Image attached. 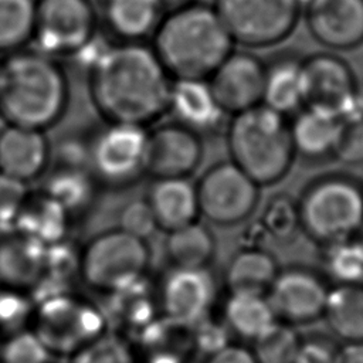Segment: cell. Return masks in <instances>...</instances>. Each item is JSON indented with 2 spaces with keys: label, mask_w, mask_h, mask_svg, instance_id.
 <instances>
[{
  "label": "cell",
  "mask_w": 363,
  "mask_h": 363,
  "mask_svg": "<svg viewBox=\"0 0 363 363\" xmlns=\"http://www.w3.org/2000/svg\"><path fill=\"white\" fill-rule=\"evenodd\" d=\"M172 78L150 47L121 43L106 48L88 71L91 101L111 123L146 128L169 111Z\"/></svg>",
  "instance_id": "1"
},
{
  "label": "cell",
  "mask_w": 363,
  "mask_h": 363,
  "mask_svg": "<svg viewBox=\"0 0 363 363\" xmlns=\"http://www.w3.org/2000/svg\"><path fill=\"white\" fill-rule=\"evenodd\" d=\"M69 86L62 68L37 50L16 51L0 61V119L45 132L65 113Z\"/></svg>",
  "instance_id": "2"
},
{
  "label": "cell",
  "mask_w": 363,
  "mask_h": 363,
  "mask_svg": "<svg viewBox=\"0 0 363 363\" xmlns=\"http://www.w3.org/2000/svg\"><path fill=\"white\" fill-rule=\"evenodd\" d=\"M152 35L150 48L172 79H207L234 44L214 7L197 3L169 11Z\"/></svg>",
  "instance_id": "3"
},
{
  "label": "cell",
  "mask_w": 363,
  "mask_h": 363,
  "mask_svg": "<svg viewBox=\"0 0 363 363\" xmlns=\"http://www.w3.org/2000/svg\"><path fill=\"white\" fill-rule=\"evenodd\" d=\"M227 146L231 162L258 186L282 179L295 155L289 125L262 104L233 116Z\"/></svg>",
  "instance_id": "4"
},
{
  "label": "cell",
  "mask_w": 363,
  "mask_h": 363,
  "mask_svg": "<svg viewBox=\"0 0 363 363\" xmlns=\"http://www.w3.org/2000/svg\"><path fill=\"white\" fill-rule=\"evenodd\" d=\"M301 228L328 244L353 237L363 224V187L346 176H326L308 186L298 203Z\"/></svg>",
  "instance_id": "5"
},
{
  "label": "cell",
  "mask_w": 363,
  "mask_h": 363,
  "mask_svg": "<svg viewBox=\"0 0 363 363\" xmlns=\"http://www.w3.org/2000/svg\"><path fill=\"white\" fill-rule=\"evenodd\" d=\"M30 329L51 356L72 357L108 332L105 313L71 294H50L33 309Z\"/></svg>",
  "instance_id": "6"
},
{
  "label": "cell",
  "mask_w": 363,
  "mask_h": 363,
  "mask_svg": "<svg viewBox=\"0 0 363 363\" xmlns=\"http://www.w3.org/2000/svg\"><path fill=\"white\" fill-rule=\"evenodd\" d=\"M150 265L147 241L121 228L92 237L78 257V272L92 289L108 295L140 282Z\"/></svg>",
  "instance_id": "7"
},
{
  "label": "cell",
  "mask_w": 363,
  "mask_h": 363,
  "mask_svg": "<svg viewBox=\"0 0 363 363\" xmlns=\"http://www.w3.org/2000/svg\"><path fill=\"white\" fill-rule=\"evenodd\" d=\"M146 143V128L108 122L85 147L86 167L96 183L129 186L145 174Z\"/></svg>",
  "instance_id": "8"
},
{
  "label": "cell",
  "mask_w": 363,
  "mask_h": 363,
  "mask_svg": "<svg viewBox=\"0 0 363 363\" xmlns=\"http://www.w3.org/2000/svg\"><path fill=\"white\" fill-rule=\"evenodd\" d=\"M213 7L234 41L265 47L292 33L301 4L298 0H216Z\"/></svg>",
  "instance_id": "9"
},
{
  "label": "cell",
  "mask_w": 363,
  "mask_h": 363,
  "mask_svg": "<svg viewBox=\"0 0 363 363\" xmlns=\"http://www.w3.org/2000/svg\"><path fill=\"white\" fill-rule=\"evenodd\" d=\"M96 16L91 0H37L31 43L50 55L74 57L95 38Z\"/></svg>",
  "instance_id": "10"
},
{
  "label": "cell",
  "mask_w": 363,
  "mask_h": 363,
  "mask_svg": "<svg viewBox=\"0 0 363 363\" xmlns=\"http://www.w3.org/2000/svg\"><path fill=\"white\" fill-rule=\"evenodd\" d=\"M196 190L199 213L218 225L245 220L255 208L259 194V186L233 162H221L206 170Z\"/></svg>",
  "instance_id": "11"
},
{
  "label": "cell",
  "mask_w": 363,
  "mask_h": 363,
  "mask_svg": "<svg viewBox=\"0 0 363 363\" xmlns=\"http://www.w3.org/2000/svg\"><path fill=\"white\" fill-rule=\"evenodd\" d=\"M214 296L216 281L207 267H172L162 279L157 299L169 322L194 325L206 318Z\"/></svg>",
  "instance_id": "12"
},
{
  "label": "cell",
  "mask_w": 363,
  "mask_h": 363,
  "mask_svg": "<svg viewBox=\"0 0 363 363\" xmlns=\"http://www.w3.org/2000/svg\"><path fill=\"white\" fill-rule=\"evenodd\" d=\"M201 157L200 136L176 122L147 132L145 174L153 179L189 177L199 167Z\"/></svg>",
  "instance_id": "13"
},
{
  "label": "cell",
  "mask_w": 363,
  "mask_h": 363,
  "mask_svg": "<svg viewBox=\"0 0 363 363\" xmlns=\"http://www.w3.org/2000/svg\"><path fill=\"white\" fill-rule=\"evenodd\" d=\"M305 105L322 106L339 115L362 98L346 61L332 54H316L302 61Z\"/></svg>",
  "instance_id": "14"
},
{
  "label": "cell",
  "mask_w": 363,
  "mask_h": 363,
  "mask_svg": "<svg viewBox=\"0 0 363 363\" xmlns=\"http://www.w3.org/2000/svg\"><path fill=\"white\" fill-rule=\"evenodd\" d=\"M265 67L248 52H231L210 75L208 85L224 112L238 113L259 105Z\"/></svg>",
  "instance_id": "15"
},
{
  "label": "cell",
  "mask_w": 363,
  "mask_h": 363,
  "mask_svg": "<svg viewBox=\"0 0 363 363\" xmlns=\"http://www.w3.org/2000/svg\"><path fill=\"white\" fill-rule=\"evenodd\" d=\"M326 296L320 278L301 268L278 272L267 295L275 316L289 322H308L322 315Z\"/></svg>",
  "instance_id": "16"
},
{
  "label": "cell",
  "mask_w": 363,
  "mask_h": 363,
  "mask_svg": "<svg viewBox=\"0 0 363 363\" xmlns=\"http://www.w3.org/2000/svg\"><path fill=\"white\" fill-rule=\"evenodd\" d=\"M306 24L325 47L354 48L363 43V0H313L306 6Z\"/></svg>",
  "instance_id": "17"
},
{
  "label": "cell",
  "mask_w": 363,
  "mask_h": 363,
  "mask_svg": "<svg viewBox=\"0 0 363 363\" xmlns=\"http://www.w3.org/2000/svg\"><path fill=\"white\" fill-rule=\"evenodd\" d=\"M51 157L45 132L4 125L0 129V173L28 183L41 176Z\"/></svg>",
  "instance_id": "18"
},
{
  "label": "cell",
  "mask_w": 363,
  "mask_h": 363,
  "mask_svg": "<svg viewBox=\"0 0 363 363\" xmlns=\"http://www.w3.org/2000/svg\"><path fill=\"white\" fill-rule=\"evenodd\" d=\"M167 113L176 123L200 136L216 132L225 112L218 105L207 79L186 78L172 81Z\"/></svg>",
  "instance_id": "19"
},
{
  "label": "cell",
  "mask_w": 363,
  "mask_h": 363,
  "mask_svg": "<svg viewBox=\"0 0 363 363\" xmlns=\"http://www.w3.org/2000/svg\"><path fill=\"white\" fill-rule=\"evenodd\" d=\"M47 272V248L11 231L0 238V286L30 291Z\"/></svg>",
  "instance_id": "20"
},
{
  "label": "cell",
  "mask_w": 363,
  "mask_h": 363,
  "mask_svg": "<svg viewBox=\"0 0 363 363\" xmlns=\"http://www.w3.org/2000/svg\"><path fill=\"white\" fill-rule=\"evenodd\" d=\"M146 201L157 228L164 233L187 225L200 216L196 184L189 177L155 179L149 187Z\"/></svg>",
  "instance_id": "21"
},
{
  "label": "cell",
  "mask_w": 363,
  "mask_h": 363,
  "mask_svg": "<svg viewBox=\"0 0 363 363\" xmlns=\"http://www.w3.org/2000/svg\"><path fill=\"white\" fill-rule=\"evenodd\" d=\"M289 130L295 153L311 160L325 159L333 156L340 132V116L328 108L305 105L295 113Z\"/></svg>",
  "instance_id": "22"
},
{
  "label": "cell",
  "mask_w": 363,
  "mask_h": 363,
  "mask_svg": "<svg viewBox=\"0 0 363 363\" xmlns=\"http://www.w3.org/2000/svg\"><path fill=\"white\" fill-rule=\"evenodd\" d=\"M69 216L44 191L28 194L16 221L13 231L31 241L50 248L60 245L65 238Z\"/></svg>",
  "instance_id": "23"
},
{
  "label": "cell",
  "mask_w": 363,
  "mask_h": 363,
  "mask_svg": "<svg viewBox=\"0 0 363 363\" xmlns=\"http://www.w3.org/2000/svg\"><path fill=\"white\" fill-rule=\"evenodd\" d=\"M261 102L282 116L302 109L305 106L302 61L284 57L265 67Z\"/></svg>",
  "instance_id": "24"
},
{
  "label": "cell",
  "mask_w": 363,
  "mask_h": 363,
  "mask_svg": "<svg viewBox=\"0 0 363 363\" xmlns=\"http://www.w3.org/2000/svg\"><path fill=\"white\" fill-rule=\"evenodd\" d=\"M41 191L58 203L72 220L85 214L94 203L96 182L86 166L58 163Z\"/></svg>",
  "instance_id": "25"
},
{
  "label": "cell",
  "mask_w": 363,
  "mask_h": 363,
  "mask_svg": "<svg viewBox=\"0 0 363 363\" xmlns=\"http://www.w3.org/2000/svg\"><path fill=\"white\" fill-rule=\"evenodd\" d=\"M277 275V261L268 251L247 247L231 258L225 269V282L230 292L265 294Z\"/></svg>",
  "instance_id": "26"
},
{
  "label": "cell",
  "mask_w": 363,
  "mask_h": 363,
  "mask_svg": "<svg viewBox=\"0 0 363 363\" xmlns=\"http://www.w3.org/2000/svg\"><path fill=\"white\" fill-rule=\"evenodd\" d=\"M105 10L109 28L123 43H139L153 34L163 13L159 0H109Z\"/></svg>",
  "instance_id": "27"
},
{
  "label": "cell",
  "mask_w": 363,
  "mask_h": 363,
  "mask_svg": "<svg viewBox=\"0 0 363 363\" xmlns=\"http://www.w3.org/2000/svg\"><path fill=\"white\" fill-rule=\"evenodd\" d=\"M166 234L164 252L172 267L204 268L213 259L214 237L199 220Z\"/></svg>",
  "instance_id": "28"
},
{
  "label": "cell",
  "mask_w": 363,
  "mask_h": 363,
  "mask_svg": "<svg viewBox=\"0 0 363 363\" xmlns=\"http://www.w3.org/2000/svg\"><path fill=\"white\" fill-rule=\"evenodd\" d=\"M323 315L337 336L363 342V285H337L328 291Z\"/></svg>",
  "instance_id": "29"
},
{
  "label": "cell",
  "mask_w": 363,
  "mask_h": 363,
  "mask_svg": "<svg viewBox=\"0 0 363 363\" xmlns=\"http://www.w3.org/2000/svg\"><path fill=\"white\" fill-rule=\"evenodd\" d=\"M224 316L231 330L252 340L277 320L267 295L248 292H231Z\"/></svg>",
  "instance_id": "30"
},
{
  "label": "cell",
  "mask_w": 363,
  "mask_h": 363,
  "mask_svg": "<svg viewBox=\"0 0 363 363\" xmlns=\"http://www.w3.org/2000/svg\"><path fill=\"white\" fill-rule=\"evenodd\" d=\"M37 0H0V54L20 51L31 43Z\"/></svg>",
  "instance_id": "31"
},
{
  "label": "cell",
  "mask_w": 363,
  "mask_h": 363,
  "mask_svg": "<svg viewBox=\"0 0 363 363\" xmlns=\"http://www.w3.org/2000/svg\"><path fill=\"white\" fill-rule=\"evenodd\" d=\"M322 262L337 285H363V242L357 235L323 244Z\"/></svg>",
  "instance_id": "32"
},
{
  "label": "cell",
  "mask_w": 363,
  "mask_h": 363,
  "mask_svg": "<svg viewBox=\"0 0 363 363\" xmlns=\"http://www.w3.org/2000/svg\"><path fill=\"white\" fill-rule=\"evenodd\" d=\"M299 345L296 332L275 320L254 339L252 354L257 363H294Z\"/></svg>",
  "instance_id": "33"
},
{
  "label": "cell",
  "mask_w": 363,
  "mask_h": 363,
  "mask_svg": "<svg viewBox=\"0 0 363 363\" xmlns=\"http://www.w3.org/2000/svg\"><path fill=\"white\" fill-rule=\"evenodd\" d=\"M340 132L333 156L345 164L363 163V98L340 115Z\"/></svg>",
  "instance_id": "34"
},
{
  "label": "cell",
  "mask_w": 363,
  "mask_h": 363,
  "mask_svg": "<svg viewBox=\"0 0 363 363\" xmlns=\"http://www.w3.org/2000/svg\"><path fill=\"white\" fill-rule=\"evenodd\" d=\"M261 227L269 238L289 241L301 227L298 203L285 194L271 197L262 211Z\"/></svg>",
  "instance_id": "35"
},
{
  "label": "cell",
  "mask_w": 363,
  "mask_h": 363,
  "mask_svg": "<svg viewBox=\"0 0 363 363\" xmlns=\"http://www.w3.org/2000/svg\"><path fill=\"white\" fill-rule=\"evenodd\" d=\"M71 363H140L132 346L109 332L71 357Z\"/></svg>",
  "instance_id": "36"
},
{
  "label": "cell",
  "mask_w": 363,
  "mask_h": 363,
  "mask_svg": "<svg viewBox=\"0 0 363 363\" xmlns=\"http://www.w3.org/2000/svg\"><path fill=\"white\" fill-rule=\"evenodd\" d=\"M51 354L28 328L6 336L0 346V363H50Z\"/></svg>",
  "instance_id": "37"
},
{
  "label": "cell",
  "mask_w": 363,
  "mask_h": 363,
  "mask_svg": "<svg viewBox=\"0 0 363 363\" xmlns=\"http://www.w3.org/2000/svg\"><path fill=\"white\" fill-rule=\"evenodd\" d=\"M34 305L23 291L0 286V333L9 336L30 323Z\"/></svg>",
  "instance_id": "38"
},
{
  "label": "cell",
  "mask_w": 363,
  "mask_h": 363,
  "mask_svg": "<svg viewBox=\"0 0 363 363\" xmlns=\"http://www.w3.org/2000/svg\"><path fill=\"white\" fill-rule=\"evenodd\" d=\"M118 228L145 241L159 230L146 199L132 200L122 207Z\"/></svg>",
  "instance_id": "39"
},
{
  "label": "cell",
  "mask_w": 363,
  "mask_h": 363,
  "mask_svg": "<svg viewBox=\"0 0 363 363\" xmlns=\"http://www.w3.org/2000/svg\"><path fill=\"white\" fill-rule=\"evenodd\" d=\"M27 184L0 173V227L11 228L27 200Z\"/></svg>",
  "instance_id": "40"
},
{
  "label": "cell",
  "mask_w": 363,
  "mask_h": 363,
  "mask_svg": "<svg viewBox=\"0 0 363 363\" xmlns=\"http://www.w3.org/2000/svg\"><path fill=\"white\" fill-rule=\"evenodd\" d=\"M336 353L337 350L322 340L301 342L294 363H336Z\"/></svg>",
  "instance_id": "41"
},
{
  "label": "cell",
  "mask_w": 363,
  "mask_h": 363,
  "mask_svg": "<svg viewBox=\"0 0 363 363\" xmlns=\"http://www.w3.org/2000/svg\"><path fill=\"white\" fill-rule=\"evenodd\" d=\"M207 363H257L252 352L240 346L227 345L210 354Z\"/></svg>",
  "instance_id": "42"
},
{
  "label": "cell",
  "mask_w": 363,
  "mask_h": 363,
  "mask_svg": "<svg viewBox=\"0 0 363 363\" xmlns=\"http://www.w3.org/2000/svg\"><path fill=\"white\" fill-rule=\"evenodd\" d=\"M336 363H363V342H349L337 350Z\"/></svg>",
  "instance_id": "43"
},
{
  "label": "cell",
  "mask_w": 363,
  "mask_h": 363,
  "mask_svg": "<svg viewBox=\"0 0 363 363\" xmlns=\"http://www.w3.org/2000/svg\"><path fill=\"white\" fill-rule=\"evenodd\" d=\"M159 3L163 7V10L167 7V10L172 11V10H176L182 6H186V4L191 3V0H159Z\"/></svg>",
  "instance_id": "44"
},
{
  "label": "cell",
  "mask_w": 363,
  "mask_h": 363,
  "mask_svg": "<svg viewBox=\"0 0 363 363\" xmlns=\"http://www.w3.org/2000/svg\"><path fill=\"white\" fill-rule=\"evenodd\" d=\"M312 1H313V0H298V3H299L301 6H305V7H306L309 3H312Z\"/></svg>",
  "instance_id": "45"
},
{
  "label": "cell",
  "mask_w": 363,
  "mask_h": 363,
  "mask_svg": "<svg viewBox=\"0 0 363 363\" xmlns=\"http://www.w3.org/2000/svg\"><path fill=\"white\" fill-rule=\"evenodd\" d=\"M357 237L362 240V242H363V224H362V227H360V230H359V233H357Z\"/></svg>",
  "instance_id": "46"
},
{
  "label": "cell",
  "mask_w": 363,
  "mask_h": 363,
  "mask_svg": "<svg viewBox=\"0 0 363 363\" xmlns=\"http://www.w3.org/2000/svg\"><path fill=\"white\" fill-rule=\"evenodd\" d=\"M91 1H92V0H91ZM94 1H98V3H101V4H104V6H105L109 0H94Z\"/></svg>",
  "instance_id": "47"
}]
</instances>
